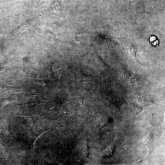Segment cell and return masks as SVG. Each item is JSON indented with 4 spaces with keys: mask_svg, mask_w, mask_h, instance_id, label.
<instances>
[{
    "mask_svg": "<svg viewBox=\"0 0 165 165\" xmlns=\"http://www.w3.org/2000/svg\"><path fill=\"white\" fill-rule=\"evenodd\" d=\"M150 41L154 47H158L159 45V42L157 38L152 36L150 38Z\"/></svg>",
    "mask_w": 165,
    "mask_h": 165,
    "instance_id": "1",
    "label": "cell"
},
{
    "mask_svg": "<svg viewBox=\"0 0 165 165\" xmlns=\"http://www.w3.org/2000/svg\"><path fill=\"white\" fill-rule=\"evenodd\" d=\"M0 55H1V54H0Z\"/></svg>",
    "mask_w": 165,
    "mask_h": 165,
    "instance_id": "2",
    "label": "cell"
}]
</instances>
